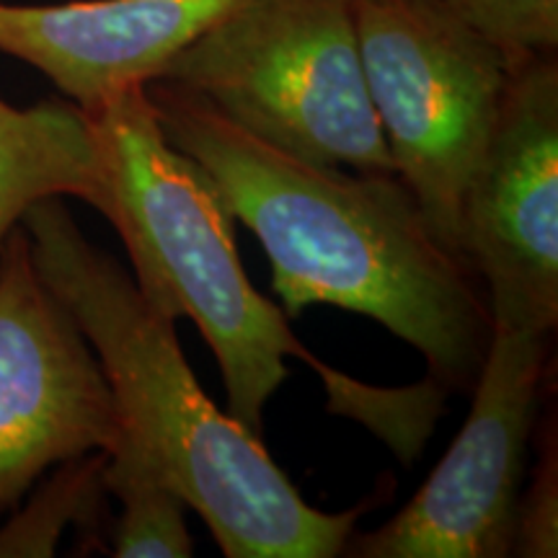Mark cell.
<instances>
[{"mask_svg": "<svg viewBox=\"0 0 558 558\" xmlns=\"http://www.w3.org/2000/svg\"><path fill=\"white\" fill-rule=\"evenodd\" d=\"M47 197L101 207L104 166L88 117L68 99L29 109L0 99V243L34 202Z\"/></svg>", "mask_w": 558, "mask_h": 558, "instance_id": "obj_10", "label": "cell"}, {"mask_svg": "<svg viewBox=\"0 0 558 558\" xmlns=\"http://www.w3.org/2000/svg\"><path fill=\"white\" fill-rule=\"evenodd\" d=\"M124 432L99 357L41 279L19 222L0 243V512L52 465L109 456Z\"/></svg>", "mask_w": 558, "mask_h": 558, "instance_id": "obj_8", "label": "cell"}, {"mask_svg": "<svg viewBox=\"0 0 558 558\" xmlns=\"http://www.w3.org/2000/svg\"><path fill=\"white\" fill-rule=\"evenodd\" d=\"M360 58L396 173L432 235L460 256L465 186L514 62L437 0H354Z\"/></svg>", "mask_w": 558, "mask_h": 558, "instance_id": "obj_5", "label": "cell"}, {"mask_svg": "<svg viewBox=\"0 0 558 558\" xmlns=\"http://www.w3.org/2000/svg\"><path fill=\"white\" fill-rule=\"evenodd\" d=\"M509 54L558 50V0H437Z\"/></svg>", "mask_w": 558, "mask_h": 558, "instance_id": "obj_13", "label": "cell"}, {"mask_svg": "<svg viewBox=\"0 0 558 558\" xmlns=\"http://www.w3.org/2000/svg\"><path fill=\"white\" fill-rule=\"evenodd\" d=\"M158 81L194 90L292 158L396 173L367 94L354 0H241Z\"/></svg>", "mask_w": 558, "mask_h": 558, "instance_id": "obj_4", "label": "cell"}, {"mask_svg": "<svg viewBox=\"0 0 558 558\" xmlns=\"http://www.w3.org/2000/svg\"><path fill=\"white\" fill-rule=\"evenodd\" d=\"M107 452H88L60 463L62 469L39 488L32 505L0 530V556H52L65 525L90 530L99 522L107 488L101 471Z\"/></svg>", "mask_w": 558, "mask_h": 558, "instance_id": "obj_12", "label": "cell"}, {"mask_svg": "<svg viewBox=\"0 0 558 558\" xmlns=\"http://www.w3.org/2000/svg\"><path fill=\"white\" fill-rule=\"evenodd\" d=\"M512 556H558V448L554 418H550V427H543L541 460L527 481V488H522L520 494Z\"/></svg>", "mask_w": 558, "mask_h": 558, "instance_id": "obj_14", "label": "cell"}, {"mask_svg": "<svg viewBox=\"0 0 558 558\" xmlns=\"http://www.w3.org/2000/svg\"><path fill=\"white\" fill-rule=\"evenodd\" d=\"M241 0L0 3V52L29 62L90 111L122 88L158 81L177 54Z\"/></svg>", "mask_w": 558, "mask_h": 558, "instance_id": "obj_9", "label": "cell"}, {"mask_svg": "<svg viewBox=\"0 0 558 558\" xmlns=\"http://www.w3.org/2000/svg\"><path fill=\"white\" fill-rule=\"evenodd\" d=\"M41 279L86 333L124 424L228 558H331L375 499L320 512L269 458L262 435L220 411L181 352L177 320L153 308L114 256L94 246L62 197L21 215Z\"/></svg>", "mask_w": 558, "mask_h": 558, "instance_id": "obj_2", "label": "cell"}, {"mask_svg": "<svg viewBox=\"0 0 558 558\" xmlns=\"http://www.w3.org/2000/svg\"><path fill=\"white\" fill-rule=\"evenodd\" d=\"M101 484L122 505V514L109 527L111 556L186 558L194 554L184 499L130 429L104 460Z\"/></svg>", "mask_w": 558, "mask_h": 558, "instance_id": "obj_11", "label": "cell"}, {"mask_svg": "<svg viewBox=\"0 0 558 558\" xmlns=\"http://www.w3.org/2000/svg\"><path fill=\"white\" fill-rule=\"evenodd\" d=\"M460 259L484 284L492 324H558V60L525 54L509 73L492 137L465 186Z\"/></svg>", "mask_w": 558, "mask_h": 558, "instance_id": "obj_7", "label": "cell"}, {"mask_svg": "<svg viewBox=\"0 0 558 558\" xmlns=\"http://www.w3.org/2000/svg\"><path fill=\"white\" fill-rule=\"evenodd\" d=\"M104 166L107 218L128 248L135 284L166 318H190L218 360L228 414L262 435L264 407L290 378L284 357L331 373L300 344L288 316L251 284L235 248V215L199 160L166 140L145 86L83 111Z\"/></svg>", "mask_w": 558, "mask_h": 558, "instance_id": "obj_3", "label": "cell"}, {"mask_svg": "<svg viewBox=\"0 0 558 558\" xmlns=\"http://www.w3.org/2000/svg\"><path fill=\"white\" fill-rule=\"evenodd\" d=\"M554 333L492 324L471 414L414 499L386 525L349 535L354 558H505L518 535L527 442Z\"/></svg>", "mask_w": 558, "mask_h": 558, "instance_id": "obj_6", "label": "cell"}, {"mask_svg": "<svg viewBox=\"0 0 558 558\" xmlns=\"http://www.w3.org/2000/svg\"><path fill=\"white\" fill-rule=\"evenodd\" d=\"M173 148L218 181L259 239L288 318L311 305L360 313L422 352L442 388L471 393L492 339L478 279L439 243L396 173H344L271 148L202 96L145 83Z\"/></svg>", "mask_w": 558, "mask_h": 558, "instance_id": "obj_1", "label": "cell"}]
</instances>
